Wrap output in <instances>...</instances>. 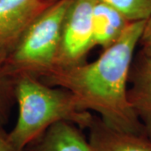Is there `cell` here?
I'll return each mask as SVG.
<instances>
[{
	"instance_id": "cell-1",
	"label": "cell",
	"mask_w": 151,
	"mask_h": 151,
	"mask_svg": "<svg viewBox=\"0 0 151 151\" xmlns=\"http://www.w3.org/2000/svg\"><path fill=\"white\" fill-rule=\"evenodd\" d=\"M145 21L131 22L94 61L54 68L39 79L69 91L80 110L96 113L114 129L145 134L128 96L130 69Z\"/></svg>"
},
{
	"instance_id": "cell-2",
	"label": "cell",
	"mask_w": 151,
	"mask_h": 151,
	"mask_svg": "<svg viewBox=\"0 0 151 151\" xmlns=\"http://www.w3.org/2000/svg\"><path fill=\"white\" fill-rule=\"evenodd\" d=\"M14 97L19 115L14 127L8 134L15 151L24 150L58 122H70L86 129L94 116L90 112L80 110L69 91L47 85L31 76L14 79Z\"/></svg>"
},
{
	"instance_id": "cell-3",
	"label": "cell",
	"mask_w": 151,
	"mask_h": 151,
	"mask_svg": "<svg viewBox=\"0 0 151 151\" xmlns=\"http://www.w3.org/2000/svg\"><path fill=\"white\" fill-rule=\"evenodd\" d=\"M73 0H55L31 23L3 63L14 80L21 76L40 78L55 66L61 30Z\"/></svg>"
},
{
	"instance_id": "cell-4",
	"label": "cell",
	"mask_w": 151,
	"mask_h": 151,
	"mask_svg": "<svg viewBox=\"0 0 151 151\" xmlns=\"http://www.w3.org/2000/svg\"><path fill=\"white\" fill-rule=\"evenodd\" d=\"M93 3L94 0H73L70 4L63 23L54 68L81 64L85 62L87 54L94 48Z\"/></svg>"
},
{
	"instance_id": "cell-5",
	"label": "cell",
	"mask_w": 151,
	"mask_h": 151,
	"mask_svg": "<svg viewBox=\"0 0 151 151\" xmlns=\"http://www.w3.org/2000/svg\"><path fill=\"white\" fill-rule=\"evenodd\" d=\"M55 0H0V62L16 46L23 34Z\"/></svg>"
},
{
	"instance_id": "cell-6",
	"label": "cell",
	"mask_w": 151,
	"mask_h": 151,
	"mask_svg": "<svg viewBox=\"0 0 151 151\" xmlns=\"http://www.w3.org/2000/svg\"><path fill=\"white\" fill-rule=\"evenodd\" d=\"M129 85V101L151 140V58L141 52L134 55Z\"/></svg>"
},
{
	"instance_id": "cell-7",
	"label": "cell",
	"mask_w": 151,
	"mask_h": 151,
	"mask_svg": "<svg viewBox=\"0 0 151 151\" xmlns=\"http://www.w3.org/2000/svg\"><path fill=\"white\" fill-rule=\"evenodd\" d=\"M86 129L92 151H151V140L145 134L114 129L95 115Z\"/></svg>"
},
{
	"instance_id": "cell-8",
	"label": "cell",
	"mask_w": 151,
	"mask_h": 151,
	"mask_svg": "<svg viewBox=\"0 0 151 151\" xmlns=\"http://www.w3.org/2000/svg\"><path fill=\"white\" fill-rule=\"evenodd\" d=\"M81 128L70 122L50 126L23 151H92Z\"/></svg>"
},
{
	"instance_id": "cell-9",
	"label": "cell",
	"mask_w": 151,
	"mask_h": 151,
	"mask_svg": "<svg viewBox=\"0 0 151 151\" xmlns=\"http://www.w3.org/2000/svg\"><path fill=\"white\" fill-rule=\"evenodd\" d=\"M131 23L119 11L94 0L92 7V37L94 47L103 50L114 44Z\"/></svg>"
},
{
	"instance_id": "cell-10",
	"label": "cell",
	"mask_w": 151,
	"mask_h": 151,
	"mask_svg": "<svg viewBox=\"0 0 151 151\" xmlns=\"http://www.w3.org/2000/svg\"><path fill=\"white\" fill-rule=\"evenodd\" d=\"M119 11L129 21H142L151 18V0H97Z\"/></svg>"
},
{
	"instance_id": "cell-11",
	"label": "cell",
	"mask_w": 151,
	"mask_h": 151,
	"mask_svg": "<svg viewBox=\"0 0 151 151\" xmlns=\"http://www.w3.org/2000/svg\"><path fill=\"white\" fill-rule=\"evenodd\" d=\"M14 102V80L4 72L0 62V127L7 123Z\"/></svg>"
},
{
	"instance_id": "cell-12",
	"label": "cell",
	"mask_w": 151,
	"mask_h": 151,
	"mask_svg": "<svg viewBox=\"0 0 151 151\" xmlns=\"http://www.w3.org/2000/svg\"><path fill=\"white\" fill-rule=\"evenodd\" d=\"M139 45L141 46L139 52L151 58V18L145 21Z\"/></svg>"
},
{
	"instance_id": "cell-13",
	"label": "cell",
	"mask_w": 151,
	"mask_h": 151,
	"mask_svg": "<svg viewBox=\"0 0 151 151\" xmlns=\"http://www.w3.org/2000/svg\"><path fill=\"white\" fill-rule=\"evenodd\" d=\"M0 151H15L9 141V134L4 127H0Z\"/></svg>"
}]
</instances>
